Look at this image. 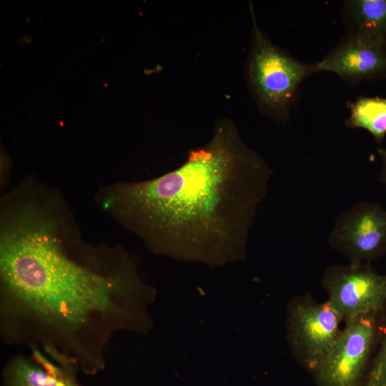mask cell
Masks as SVG:
<instances>
[{
    "label": "cell",
    "instance_id": "6",
    "mask_svg": "<svg viewBox=\"0 0 386 386\" xmlns=\"http://www.w3.org/2000/svg\"><path fill=\"white\" fill-rule=\"evenodd\" d=\"M322 285L327 301L345 322L378 314L386 304V275L365 264L331 266Z\"/></svg>",
    "mask_w": 386,
    "mask_h": 386
},
{
    "label": "cell",
    "instance_id": "10",
    "mask_svg": "<svg viewBox=\"0 0 386 386\" xmlns=\"http://www.w3.org/2000/svg\"><path fill=\"white\" fill-rule=\"evenodd\" d=\"M342 16L348 34L386 43V0L345 1Z\"/></svg>",
    "mask_w": 386,
    "mask_h": 386
},
{
    "label": "cell",
    "instance_id": "11",
    "mask_svg": "<svg viewBox=\"0 0 386 386\" xmlns=\"http://www.w3.org/2000/svg\"><path fill=\"white\" fill-rule=\"evenodd\" d=\"M349 108L346 125L365 129L377 143L382 142L386 135V98L360 96L350 103Z\"/></svg>",
    "mask_w": 386,
    "mask_h": 386
},
{
    "label": "cell",
    "instance_id": "3",
    "mask_svg": "<svg viewBox=\"0 0 386 386\" xmlns=\"http://www.w3.org/2000/svg\"><path fill=\"white\" fill-rule=\"evenodd\" d=\"M252 26L245 76L251 95L261 112L285 122L304 80L313 74L312 64L295 58L275 45L258 26L250 3Z\"/></svg>",
    "mask_w": 386,
    "mask_h": 386
},
{
    "label": "cell",
    "instance_id": "13",
    "mask_svg": "<svg viewBox=\"0 0 386 386\" xmlns=\"http://www.w3.org/2000/svg\"><path fill=\"white\" fill-rule=\"evenodd\" d=\"M377 153L382 162V170L380 173V180L386 187V149L379 148Z\"/></svg>",
    "mask_w": 386,
    "mask_h": 386
},
{
    "label": "cell",
    "instance_id": "9",
    "mask_svg": "<svg viewBox=\"0 0 386 386\" xmlns=\"http://www.w3.org/2000/svg\"><path fill=\"white\" fill-rule=\"evenodd\" d=\"M74 365L60 363L37 348L11 356L1 372L2 386H84Z\"/></svg>",
    "mask_w": 386,
    "mask_h": 386
},
{
    "label": "cell",
    "instance_id": "7",
    "mask_svg": "<svg viewBox=\"0 0 386 386\" xmlns=\"http://www.w3.org/2000/svg\"><path fill=\"white\" fill-rule=\"evenodd\" d=\"M328 242L350 260L362 263L386 254V210L361 202L336 219Z\"/></svg>",
    "mask_w": 386,
    "mask_h": 386
},
{
    "label": "cell",
    "instance_id": "8",
    "mask_svg": "<svg viewBox=\"0 0 386 386\" xmlns=\"http://www.w3.org/2000/svg\"><path fill=\"white\" fill-rule=\"evenodd\" d=\"M312 66L314 74L332 72L351 85L386 79V43L347 34Z\"/></svg>",
    "mask_w": 386,
    "mask_h": 386
},
{
    "label": "cell",
    "instance_id": "5",
    "mask_svg": "<svg viewBox=\"0 0 386 386\" xmlns=\"http://www.w3.org/2000/svg\"><path fill=\"white\" fill-rule=\"evenodd\" d=\"M377 315L345 322L316 370L317 386H362L378 332Z\"/></svg>",
    "mask_w": 386,
    "mask_h": 386
},
{
    "label": "cell",
    "instance_id": "4",
    "mask_svg": "<svg viewBox=\"0 0 386 386\" xmlns=\"http://www.w3.org/2000/svg\"><path fill=\"white\" fill-rule=\"evenodd\" d=\"M343 321L327 302H319L308 295L290 303L287 317V339L298 362L315 372L338 339Z\"/></svg>",
    "mask_w": 386,
    "mask_h": 386
},
{
    "label": "cell",
    "instance_id": "1",
    "mask_svg": "<svg viewBox=\"0 0 386 386\" xmlns=\"http://www.w3.org/2000/svg\"><path fill=\"white\" fill-rule=\"evenodd\" d=\"M155 289L122 245L86 240L61 193L45 183L0 201V335L85 375L106 367L119 332L147 333Z\"/></svg>",
    "mask_w": 386,
    "mask_h": 386
},
{
    "label": "cell",
    "instance_id": "12",
    "mask_svg": "<svg viewBox=\"0 0 386 386\" xmlns=\"http://www.w3.org/2000/svg\"><path fill=\"white\" fill-rule=\"evenodd\" d=\"M362 386H386V321L380 347Z\"/></svg>",
    "mask_w": 386,
    "mask_h": 386
},
{
    "label": "cell",
    "instance_id": "2",
    "mask_svg": "<svg viewBox=\"0 0 386 386\" xmlns=\"http://www.w3.org/2000/svg\"><path fill=\"white\" fill-rule=\"evenodd\" d=\"M273 171L229 119L176 169L100 187L96 204L152 253L211 267L244 260Z\"/></svg>",
    "mask_w": 386,
    "mask_h": 386
}]
</instances>
